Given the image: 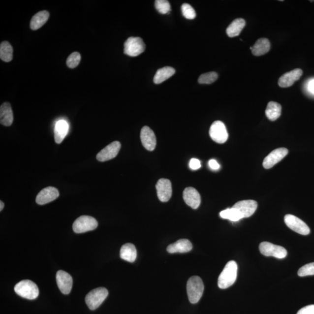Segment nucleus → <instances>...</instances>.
<instances>
[{"label":"nucleus","instance_id":"9","mask_svg":"<svg viewBox=\"0 0 314 314\" xmlns=\"http://www.w3.org/2000/svg\"><path fill=\"white\" fill-rule=\"evenodd\" d=\"M284 222L293 231L302 235H308L310 233L309 227L299 218L288 214L284 217Z\"/></svg>","mask_w":314,"mask_h":314},{"label":"nucleus","instance_id":"19","mask_svg":"<svg viewBox=\"0 0 314 314\" xmlns=\"http://www.w3.org/2000/svg\"><path fill=\"white\" fill-rule=\"evenodd\" d=\"M14 121V116L11 104L6 102L0 107V123L5 126H11Z\"/></svg>","mask_w":314,"mask_h":314},{"label":"nucleus","instance_id":"14","mask_svg":"<svg viewBox=\"0 0 314 314\" xmlns=\"http://www.w3.org/2000/svg\"><path fill=\"white\" fill-rule=\"evenodd\" d=\"M302 69L297 68L285 73L279 79L278 85L281 88H287L292 86L295 82L299 81L303 75Z\"/></svg>","mask_w":314,"mask_h":314},{"label":"nucleus","instance_id":"23","mask_svg":"<svg viewBox=\"0 0 314 314\" xmlns=\"http://www.w3.org/2000/svg\"><path fill=\"white\" fill-rule=\"evenodd\" d=\"M120 257L124 260L133 262L137 257V251L133 244L126 243L122 246L120 251Z\"/></svg>","mask_w":314,"mask_h":314},{"label":"nucleus","instance_id":"38","mask_svg":"<svg viewBox=\"0 0 314 314\" xmlns=\"http://www.w3.org/2000/svg\"><path fill=\"white\" fill-rule=\"evenodd\" d=\"M309 89L310 92L314 94V79L311 81L309 84Z\"/></svg>","mask_w":314,"mask_h":314},{"label":"nucleus","instance_id":"3","mask_svg":"<svg viewBox=\"0 0 314 314\" xmlns=\"http://www.w3.org/2000/svg\"><path fill=\"white\" fill-rule=\"evenodd\" d=\"M14 290L19 296L29 300L36 299L39 294L36 284L30 280L19 282L15 285Z\"/></svg>","mask_w":314,"mask_h":314},{"label":"nucleus","instance_id":"20","mask_svg":"<svg viewBox=\"0 0 314 314\" xmlns=\"http://www.w3.org/2000/svg\"><path fill=\"white\" fill-rule=\"evenodd\" d=\"M193 249V245L188 239H181L178 240L172 245L168 246L167 251L169 253H184L190 251Z\"/></svg>","mask_w":314,"mask_h":314},{"label":"nucleus","instance_id":"28","mask_svg":"<svg viewBox=\"0 0 314 314\" xmlns=\"http://www.w3.org/2000/svg\"><path fill=\"white\" fill-rule=\"evenodd\" d=\"M0 58L3 62H10L13 58V49L8 41H2L0 45Z\"/></svg>","mask_w":314,"mask_h":314},{"label":"nucleus","instance_id":"10","mask_svg":"<svg viewBox=\"0 0 314 314\" xmlns=\"http://www.w3.org/2000/svg\"><path fill=\"white\" fill-rule=\"evenodd\" d=\"M258 204L254 200H243L238 202L232 207L238 211L242 219L252 216L257 210Z\"/></svg>","mask_w":314,"mask_h":314},{"label":"nucleus","instance_id":"39","mask_svg":"<svg viewBox=\"0 0 314 314\" xmlns=\"http://www.w3.org/2000/svg\"><path fill=\"white\" fill-rule=\"evenodd\" d=\"M4 207V203L2 201H0V211H2Z\"/></svg>","mask_w":314,"mask_h":314},{"label":"nucleus","instance_id":"12","mask_svg":"<svg viewBox=\"0 0 314 314\" xmlns=\"http://www.w3.org/2000/svg\"><path fill=\"white\" fill-rule=\"evenodd\" d=\"M157 195L159 200L162 202H167L172 196L171 182L168 179H161L156 185Z\"/></svg>","mask_w":314,"mask_h":314},{"label":"nucleus","instance_id":"22","mask_svg":"<svg viewBox=\"0 0 314 314\" xmlns=\"http://www.w3.org/2000/svg\"><path fill=\"white\" fill-rule=\"evenodd\" d=\"M68 124L65 120H60L54 128V138L57 144L62 143L68 133Z\"/></svg>","mask_w":314,"mask_h":314},{"label":"nucleus","instance_id":"30","mask_svg":"<svg viewBox=\"0 0 314 314\" xmlns=\"http://www.w3.org/2000/svg\"><path fill=\"white\" fill-rule=\"evenodd\" d=\"M219 75L216 72H210L202 74L198 78V83L200 84H211L217 81Z\"/></svg>","mask_w":314,"mask_h":314},{"label":"nucleus","instance_id":"26","mask_svg":"<svg viewBox=\"0 0 314 314\" xmlns=\"http://www.w3.org/2000/svg\"><path fill=\"white\" fill-rule=\"evenodd\" d=\"M175 73V69L172 67L165 66L157 70L153 81L156 84H160L171 78Z\"/></svg>","mask_w":314,"mask_h":314},{"label":"nucleus","instance_id":"16","mask_svg":"<svg viewBox=\"0 0 314 314\" xmlns=\"http://www.w3.org/2000/svg\"><path fill=\"white\" fill-rule=\"evenodd\" d=\"M140 139L142 145L149 151L152 152L157 145L156 137L153 130L148 126H144L140 133Z\"/></svg>","mask_w":314,"mask_h":314},{"label":"nucleus","instance_id":"35","mask_svg":"<svg viewBox=\"0 0 314 314\" xmlns=\"http://www.w3.org/2000/svg\"><path fill=\"white\" fill-rule=\"evenodd\" d=\"M297 314H314V305H310L303 307Z\"/></svg>","mask_w":314,"mask_h":314},{"label":"nucleus","instance_id":"11","mask_svg":"<svg viewBox=\"0 0 314 314\" xmlns=\"http://www.w3.org/2000/svg\"><path fill=\"white\" fill-rule=\"evenodd\" d=\"M121 145L120 142L115 141L105 147L97 155L99 161L105 162L115 158L119 153Z\"/></svg>","mask_w":314,"mask_h":314},{"label":"nucleus","instance_id":"2","mask_svg":"<svg viewBox=\"0 0 314 314\" xmlns=\"http://www.w3.org/2000/svg\"><path fill=\"white\" fill-rule=\"evenodd\" d=\"M204 290L203 281L199 277L194 276L189 279L187 283V292L188 300L191 304L199 302Z\"/></svg>","mask_w":314,"mask_h":314},{"label":"nucleus","instance_id":"6","mask_svg":"<svg viewBox=\"0 0 314 314\" xmlns=\"http://www.w3.org/2000/svg\"><path fill=\"white\" fill-rule=\"evenodd\" d=\"M97 226V221L94 217L83 216L75 220L73 224V230L76 233H82L94 230Z\"/></svg>","mask_w":314,"mask_h":314},{"label":"nucleus","instance_id":"34","mask_svg":"<svg viewBox=\"0 0 314 314\" xmlns=\"http://www.w3.org/2000/svg\"><path fill=\"white\" fill-rule=\"evenodd\" d=\"M298 275L301 277L314 275V262L304 265L298 271Z\"/></svg>","mask_w":314,"mask_h":314},{"label":"nucleus","instance_id":"7","mask_svg":"<svg viewBox=\"0 0 314 314\" xmlns=\"http://www.w3.org/2000/svg\"><path fill=\"white\" fill-rule=\"evenodd\" d=\"M261 254L267 257L283 259L286 257L287 252L283 247L275 245L267 242H262L259 246Z\"/></svg>","mask_w":314,"mask_h":314},{"label":"nucleus","instance_id":"25","mask_svg":"<svg viewBox=\"0 0 314 314\" xmlns=\"http://www.w3.org/2000/svg\"><path fill=\"white\" fill-rule=\"evenodd\" d=\"M246 25V21L244 19L238 18L235 19L230 24L226 30L227 36L230 37L238 36L241 33L243 28Z\"/></svg>","mask_w":314,"mask_h":314},{"label":"nucleus","instance_id":"36","mask_svg":"<svg viewBox=\"0 0 314 314\" xmlns=\"http://www.w3.org/2000/svg\"><path fill=\"white\" fill-rule=\"evenodd\" d=\"M190 168L193 170H197L201 167V163L199 160L195 158H192L189 163Z\"/></svg>","mask_w":314,"mask_h":314},{"label":"nucleus","instance_id":"1","mask_svg":"<svg viewBox=\"0 0 314 314\" xmlns=\"http://www.w3.org/2000/svg\"><path fill=\"white\" fill-rule=\"evenodd\" d=\"M237 276H238V264L234 261H230L227 262L221 272L218 285L220 289H225L228 288L235 283Z\"/></svg>","mask_w":314,"mask_h":314},{"label":"nucleus","instance_id":"32","mask_svg":"<svg viewBox=\"0 0 314 314\" xmlns=\"http://www.w3.org/2000/svg\"><path fill=\"white\" fill-rule=\"evenodd\" d=\"M81 56L78 52H74L70 54L66 60V65L69 68H75L78 66L81 62Z\"/></svg>","mask_w":314,"mask_h":314},{"label":"nucleus","instance_id":"4","mask_svg":"<svg viewBox=\"0 0 314 314\" xmlns=\"http://www.w3.org/2000/svg\"><path fill=\"white\" fill-rule=\"evenodd\" d=\"M108 291L104 287H98L90 291L85 301L90 310H95L107 299Z\"/></svg>","mask_w":314,"mask_h":314},{"label":"nucleus","instance_id":"15","mask_svg":"<svg viewBox=\"0 0 314 314\" xmlns=\"http://www.w3.org/2000/svg\"><path fill=\"white\" fill-rule=\"evenodd\" d=\"M289 152L286 148H280L272 151L265 157L263 166L265 169H270L286 157Z\"/></svg>","mask_w":314,"mask_h":314},{"label":"nucleus","instance_id":"18","mask_svg":"<svg viewBox=\"0 0 314 314\" xmlns=\"http://www.w3.org/2000/svg\"><path fill=\"white\" fill-rule=\"evenodd\" d=\"M183 197L188 206L193 209H197L201 204V196L196 189L193 188H187L185 189Z\"/></svg>","mask_w":314,"mask_h":314},{"label":"nucleus","instance_id":"33","mask_svg":"<svg viewBox=\"0 0 314 314\" xmlns=\"http://www.w3.org/2000/svg\"><path fill=\"white\" fill-rule=\"evenodd\" d=\"M182 12L184 17L188 19H194L196 17V13L193 7L187 3L182 5Z\"/></svg>","mask_w":314,"mask_h":314},{"label":"nucleus","instance_id":"8","mask_svg":"<svg viewBox=\"0 0 314 314\" xmlns=\"http://www.w3.org/2000/svg\"><path fill=\"white\" fill-rule=\"evenodd\" d=\"M210 136L217 143H225L228 139V133L225 124L220 121L214 122L210 127Z\"/></svg>","mask_w":314,"mask_h":314},{"label":"nucleus","instance_id":"31","mask_svg":"<svg viewBox=\"0 0 314 314\" xmlns=\"http://www.w3.org/2000/svg\"><path fill=\"white\" fill-rule=\"evenodd\" d=\"M155 6L157 10L162 14H168L171 10V5L167 0H157Z\"/></svg>","mask_w":314,"mask_h":314},{"label":"nucleus","instance_id":"24","mask_svg":"<svg viewBox=\"0 0 314 314\" xmlns=\"http://www.w3.org/2000/svg\"><path fill=\"white\" fill-rule=\"evenodd\" d=\"M49 17V12L47 11L38 12L31 19L30 24L31 28L33 31L38 30L46 23Z\"/></svg>","mask_w":314,"mask_h":314},{"label":"nucleus","instance_id":"29","mask_svg":"<svg viewBox=\"0 0 314 314\" xmlns=\"http://www.w3.org/2000/svg\"><path fill=\"white\" fill-rule=\"evenodd\" d=\"M220 216L223 219L229 220L233 222H237V221L243 219L238 211L233 207L221 211Z\"/></svg>","mask_w":314,"mask_h":314},{"label":"nucleus","instance_id":"17","mask_svg":"<svg viewBox=\"0 0 314 314\" xmlns=\"http://www.w3.org/2000/svg\"><path fill=\"white\" fill-rule=\"evenodd\" d=\"M59 195V191L56 188L47 187L38 193L36 201L39 205L46 204L56 200Z\"/></svg>","mask_w":314,"mask_h":314},{"label":"nucleus","instance_id":"5","mask_svg":"<svg viewBox=\"0 0 314 314\" xmlns=\"http://www.w3.org/2000/svg\"><path fill=\"white\" fill-rule=\"evenodd\" d=\"M146 46L142 38L139 37L128 38L124 44V53L130 57H137L145 51Z\"/></svg>","mask_w":314,"mask_h":314},{"label":"nucleus","instance_id":"37","mask_svg":"<svg viewBox=\"0 0 314 314\" xmlns=\"http://www.w3.org/2000/svg\"><path fill=\"white\" fill-rule=\"evenodd\" d=\"M210 167L214 170H218L220 168V165L219 163L215 159H211L209 162H208Z\"/></svg>","mask_w":314,"mask_h":314},{"label":"nucleus","instance_id":"13","mask_svg":"<svg viewBox=\"0 0 314 314\" xmlns=\"http://www.w3.org/2000/svg\"><path fill=\"white\" fill-rule=\"evenodd\" d=\"M56 280L60 290L64 294H68L72 290V278L67 272L60 270L57 272Z\"/></svg>","mask_w":314,"mask_h":314},{"label":"nucleus","instance_id":"27","mask_svg":"<svg viewBox=\"0 0 314 314\" xmlns=\"http://www.w3.org/2000/svg\"><path fill=\"white\" fill-rule=\"evenodd\" d=\"M282 107L277 102L270 101L266 109L265 114L268 120L271 121H276L281 115Z\"/></svg>","mask_w":314,"mask_h":314},{"label":"nucleus","instance_id":"21","mask_svg":"<svg viewBox=\"0 0 314 314\" xmlns=\"http://www.w3.org/2000/svg\"><path fill=\"white\" fill-rule=\"evenodd\" d=\"M271 49L270 41L268 38H259L254 46L251 47L253 55L255 56H261L269 52Z\"/></svg>","mask_w":314,"mask_h":314}]
</instances>
